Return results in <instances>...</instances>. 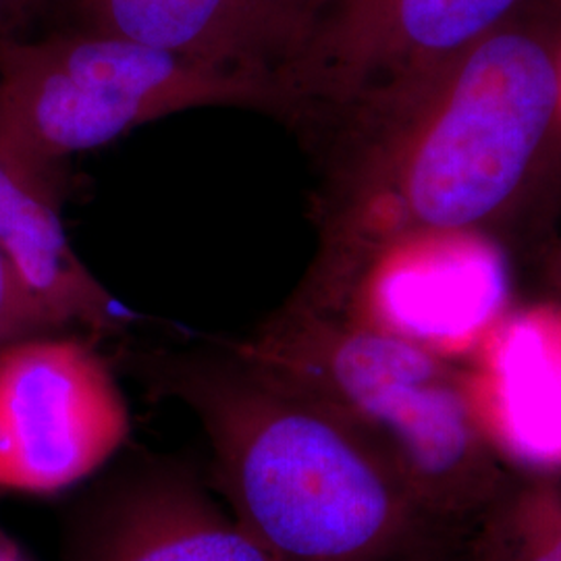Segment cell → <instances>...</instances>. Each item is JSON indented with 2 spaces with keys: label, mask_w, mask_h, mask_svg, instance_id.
I'll return each mask as SVG.
<instances>
[{
  "label": "cell",
  "mask_w": 561,
  "mask_h": 561,
  "mask_svg": "<svg viewBox=\"0 0 561 561\" xmlns=\"http://www.w3.org/2000/svg\"><path fill=\"white\" fill-rule=\"evenodd\" d=\"M560 121V42L507 20L433 76L314 123L322 248L489 227L533 180Z\"/></svg>",
  "instance_id": "obj_1"
},
{
  "label": "cell",
  "mask_w": 561,
  "mask_h": 561,
  "mask_svg": "<svg viewBox=\"0 0 561 561\" xmlns=\"http://www.w3.org/2000/svg\"><path fill=\"white\" fill-rule=\"evenodd\" d=\"M140 375L201 421L236 518L280 561H449L435 518L347 422L231 350L150 352Z\"/></svg>",
  "instance_id": "obj_2"
},
{
  "label": "cell",
  "mask_w": 561,
  "mask_h": 561,
  "mask_svg": "<svg viewBox=\"0 0 561 561\" xmlns=\"http://www.w3.org/2000/svg\"><path fill=\"white\" fill-rule=\"evenodd\" d=\"M225 347L347 422L460 537L520 470L435 347L298 298Z\"/></svg>",
  "instance_id": "obj_3"
},
{
  "label": "cell",
  "mask_w": 561,
  "mask_h": 561,
  "mask_svg": "<svg viewBox=\"0 0 561 561\" xmlns=\"http://www.w3.org/2000/svg\"><path fill=\"white\" fill-rule=\"evenodd\" d=\"M202 106L279 115L277 96L261 83L140 42L69 30L0 41V136L53 169Z\"/></svg>",
  "instance_id": "obj_4"
},
{
  "label": "cell",
  "mask_w": 561,
  "mask_h": 561,
  "mask_svg": "<svg viewBox=\"0 0 561 561\" xmlns=\"http://www.w3.org/2000/svg\"><path fill=\"white\" fill-rule=\"evenodd\" d=\"M129 408L99 350L34 335L0 347V489L59 493L92 479L129 437Z\"/></svg>",
  "instance_id": "obj_5"
},
{
  "label": "cell",
  "mask_w": 561,
  "mask_h": 561,
  "mask_svg": "<svg viewBox=\"0 0 561 561\" xmlns=\"http://www.w3.org/2000/svg\"><path fill=\"white\" fill-rule=\"evenodd\" d=\"M520 0H327L285 85L304 129L433 76L512 20Z\"/></svg>",
  "instance_id": "obj_6"
},
{
  "label": "cell",
  "mask_w": 561,
  "mask_h": 561,
  "mask_svg": "<svg viewBox=\"0 0 561 561\" xmlns=\"http://www.w3.org/2000/svg\"><path fill=\"white\" fill-rule=\"evenodd\" d=\"M327 0H36L50 30L140 42L268 88L285 113V85Z\"/></svg>",
  "instance_id": "obj_7"
},
{
  "label": "cell",
  "mask_w": 561,
  "mask_h": 561,
  "mask_svg": "<svg viewBox=\"0 0 561 561\" xmlns=\"http://www.w3.org/2000/svg\"><path fill=\"white\" fill-rule=\"evenodd\" d=\"M69 561L280 560L187 472L141 463L83 503Z\"/></svg>",
  "instance_id": "obj_8"
},
{
  "label": "cell",
  "mask_w": 561,
  "mask_h": 561,
  "mask_svg": "<svg viewBox=\"0 0 561 561\" xmlns=\"http://www.w3.org/2000/svg\"><path fill=\"white\" fill-rule=\"evenodd\" d=\"M59 169L0 136V254L7 259L42 335L69 324L108 333L125 312L83 266L60 219Z\"/></svg>",
  "instance_id": "obj_9"
},
{
  "label": "cell",
  "mask_w": 561,
  "mask_h": 561,
  "mask_svg": "<svg viewBox=\"0 0 561 561\" xmlns=\"http://www.w3.org/2000/svg\"><path fill=\"white\" fill-rule=\"evenodd\" d=\"M460 561H561V472L520 468L463 533Z\"/></svg>",
  "instance_id": "obj_10"
},
{
  "label": "cell",
  "mask_w": 561,
  "mask_h": 561,
  "mask_svg": "<svg viewBox=\"0 0 561 561\" xmlns=\"http://www.w3.org/2000/svg\"><path fill=\"white\" fill-rule=\"evenodd\" d=\"M42 335L18 279L7 259L0 254V347L11 341Z\"/></svg>",
  "instance_id": "obj_11"
},
{
  "label": "cell",
  "mask_w": 561,
  "mask_h": 561,
  "mask_svg": "<svg viewBox=\"0 0 561 561\" xmlns=\"http://www.w3.org/2000/svg\"><path fill=\"white\" fill-rule=\"evenodd\" d=\"M36 0H0V41L15 36L34 11Z\"/></svg>",
  "instance_id": "obj_12"
},
{
  "label": "cell",
  "mask_w": 561,
  "mask_h": 561,
  "mask_svg": "<svg viewBox=\"0 0 561 561\" xmlns=\"http://www.w3.org/2000/svg\"><path fill=\"white\" fill-rule=\"evenodd\" d=\"M0 561H23L18 549L13 545L0 539Z\"/></svg>",
  "instance_id": "obj_13"
},
{
  "label": "cell",
  "mask_w": 561,
  "mask_h": 561,
  "mask_svg": "<svg viewBox=\"0 0 561 561\" xmlns=\"http://www.w3.org/2000/svg\"><path fill=\"white\" fill-rule=\"evenodd\" d=\"M553 279H556V285H558V289H560L561 294V252L560 256L556 259V268H553Z\"/></svg>",
  "instance_id": "obj_14"
},
{
  "label": "cell",
  "mask_w": 561,
  "mask_h": 561,
  "mask_svg": "<svg viewBox=\"0 0 561 561\" xmlns=\"http://www.w3.org/2000/svg\"><path fill=\"white\" fill-rule=\"evenodd\" d=\"M449 561H460V560H458V551H456V556H454V558H451V560H449Z\"/></svg>",
  "instance_id": "obj_15"
}]
</instances>
